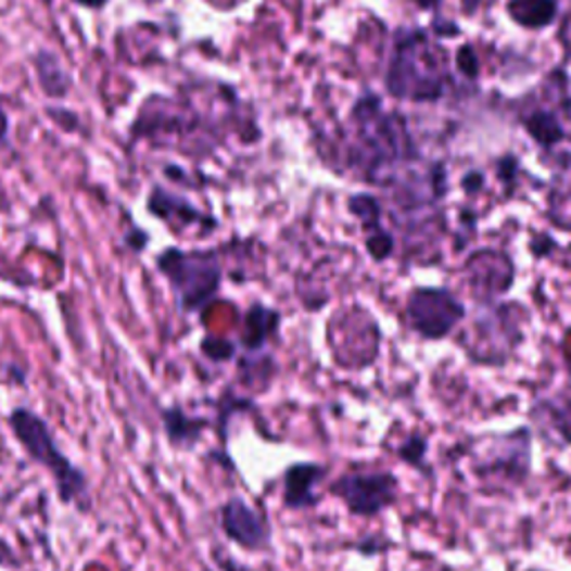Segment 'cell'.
<instances>
[{
  "instance_id": "7a4b0ae2",
  "label": "cell",
  "mask_w": 571,
  "mask_h": 571,
  "mask_svg": "<svg viewBox=\"0 0 571 571\" xmlns=\"http://www.w3.org/2000/svg\"><path fill=\"white\" fill-rule=\"evenodd\" d=\"M444 52L424 31H399L386 72V88L397 99L435 101L446 90Z\"/></svg>"
},
{
  "instance_id": "5bb4252c",
  "label": "cell",
  "mask_w": 571,
  "mask_h": 571,
  "mask_svg": "<svg viewBox=\"0 0 571 571\" xmlns=\"http://www.w3.org/2000/svg\"><path fill=\"white\" fill-rule=\"evenodd\" d=\"M534 420L547 431L558 435L560 444H571V402L567 399H543L532 411Z\"/></svg>"
},
{
  "instance_id": "8992f818",
  "label": "cell",
  "mask_w": 571,
  "mask_h": 571,
  "mask_svg": "<svg viewBox=\"0 0 571 571\" xmlns=\"http://www.w3.org/2000/svg\"><path fill=\"white\" fill-rule=\"evenodd\" d=\"M406 323L424 340H444L465 319V306L444 289H418L406 300Z\"/></svg>"
},
{
  "instance_id": "7c38bea8",
  "label": "cell",
  "mask_w": 571,
  "mask_h": 571,
  "mask_svg": "<svg viewBox=\"0 0 571 571\" xmlns=\"http://www.w3.org/2000/svg\"><path fill=\"white\" fill-rule=\"evenodd\" d=\"M34 69L38 86L50 99L67 97L72 88V74L52 50H38L34 56Z\"/></svg>"
},
{
  "instance_id": "277c9868",
  "label": "cell",
  "mask_w": 571,
  "mask_h": 571,
  "mask_svg": "<svg viewBox=\"0 0 571 571\" xmlns=\"http://www.w3.org/2000/svg\"><path fill=\"white\" fill-rule=\"evenodd\" d=\"M329 492L351 516L376 518L397 503L399 480L386 469H353L338 475L329 484Z\"/></svg>"
},
{
  "instance_id": "8fae6325",
  "label": "cell",
  "mask_w": 571,
  "mask_h": 571,
  "mask_svg": "<svg viewBox=\"0 0 571 571\" xmlns=\"http://www.w3.org/2000/svg\"><path fill=\"white\" fill-rule=\"evenodd\" d=\"M279 313L266 308L262 304H253L249 313L243 315V329H241V346L249 353L262 351L268 340L277 333Z\"/></svg>"
},
{
  "instance_id": "ba28073f",
  "label": "cell",
  "mask_w": 571,
  "mask_h": 571,
  "mask_svg": "<svg viewBox=\"0 0 571 571\" xmlns=\"http://www.w3.org/2000/svg\"><path fill=\"white\" fill-rule=\"evenodd\" d=\"M329 475V469L319 462H295L283 471L281 503L291 511H304L319 505L317 486Z\"/></svg>"
},
{
  "instance_id": "d4e9b609",
  "label": "cell",
  "mask_w": 571,
  "mask_h": 571,
  "mask_svg": "<svg viewBox=\"0 0 571 571\" xmlns=\"http://www.w3.org/2000/svg\"><path fill=\"white\" fill-rule=\"evenodd\" d=\"M72 3L80 8H88V10H103L107 5V0H72Z\"/></svg>"
},
{
  "instance_id": "44dd1931",
  "label": "cell",
  "mask_w": 571,
  "mask_h": 571,
  "mask_svg": "<svg viewBox=\"0 0 571 571\" xmlns=\"http://www.w3.org/2000/svg\"><path fill=\"white\" fill-rule=\"evenodd\" d=\"M386 547H389V543H386V538H382V536H366L359 545H355V549H357L361 556H378V554H382Z\"/></svg>"
},
{
  "instance_id": "ac0fdd59",
  "label": "cell",
  "mask_w": 571,
  "mask_h": 571,
  "mask_svg": "<svg viewBox=\"0 0 571 571\" xmlns=\"http://www.w3.org/2000/svg\"><path fill=\"white\" fill-rule=\"evenodd\" d=\"M201 353L215 364H224V361H230L234 357L237 346L224 338H206L201 342Z\"/></svg>"
},
{
  "instance_id": "9a60e30c",
  "label": "cell",
  "mask_w": 571,
  "mask_h": 571,
  "mask_svg": "<svg viewBox=\"0 0 571 571\" xmlns=\"http://www.w3.org/2000/svg\"><path fill=\"white\" fill-rule=\"evenodd\" d=\"M524 128L532 135V139L543 148H554L564 139V130L558 124V118L551 112L534 110L524 116Z\"/></svg>"
},
{
  "instance_id": "cb8c5ba5",
  "label": "cell",
  "mask_w": 571,
  "mask_h": 571,
  "mask_svg": "<svg viewBox=\"0 0 571 571\" xmlns=\"http://www.w3.org/2000/svg\"><path fill=\"white\" fill-rule=\"evenodd\" d=\"M484 186V177L480 173H469L465 179H462V188L471 194V192H478L480 188Z\"/></svg>"
},
{
  "instance_id": "6da1fadb",
  "label": "cell",
  "mask_w": 571,
  "mask_h": 571,
  "mask_svg": "<svg viewBox=\"0 0 571 571\" xmlns=\"http://www.w3.org/2000/svg\"><path fill=\"white\" fill-rule=\"evenodd\" d=\"M12 435L25 448V454L43 467L54 484L56 496L65 507H76L78 511H90V482L84 469H78L63 452L52 433V427L27 406H16L8 418Z\"/></svg>"
},
{
  "instance_id": "52a82bcc",
  "label": "cell",
  "mask_w": 571,
  "mask_h": 571,
  "mask_svg": "<svg viewBox=\"0 0 571 571\" xmlns=\"http://www.w3.org/2000/svg\"><path fill=\"white\" fill-rule=\"evenodd\" d=\"M221 529L230 543L246 551H266L272 547L270 520L241 496H232L219 509Z\"/></svg>"
},
{
  "instance_id": "484cf974",
  "label": "cell",
  "mask_w": 571,
  "mask_h": 571,
  "mask_svg": "<svg viewBox=\"0 0 571 571\" xmlns=\"http://www.w3.org/2000/svg\"><path fill=\"white\" fill-rule=\"evenodd\" d=\"M8 130H10V118H8L5 110H3V105H0V141H5Z\"/></svg>"
},
{
  "instance_id": "30bf717a",
  "label": "cell",
  "mask_w": 571,
  "mask_h": 571,
  "mask_svg": "<svg viewBox=\"0 0 571 571\" xmlns=\"http://www.w3.org/2000/svg\"><path fill=\"white\" fill-rule=\"evenodd\" d=\"M161 424H163V433H166L168 442L175 448H194L201 442L203 433H206V429L211 427L206 418L188 416L179 404L161 409Z\"/></svg>"
},
{
  "instance_id": "83f0119b",
  "label": "cell",
  "mask_w": 571,
  "mask_h": 571,
  "mask_svg": "<svg viewBox=\"0 0 571 571\" xmlns=\"http://www.w3.org/2000/svg\"><path fill=\"white\" fill-rule=\"evenodd\" d=\"M418 3H420V8H433L437 0H418Z\"/></svg>"
},
{
  "instance_id": "ffe728a7",
  "label": "cell",
  "mask_w": 571,
  "mask_h": 571,
  "mask_svg": "<svg viewBox=\"0 0 571 571\" xmlns=\"http://www.w3.org/2000/svg\"><path fill=\"white\" fill-rule=\"evenodd\" d=\"M456 63H458V69L469 76V78H475L478 72H480V63H478V56L473 52L471 46H462L456 54Z\"/></svg>"
},
{
  "instance_id": "5b68a950",
  "label": "cell",
  "mask_w": 571,
  "mask_h": 571,
  "mask_svg": "<svg viewBox=\"0 0 571 571\" xmlns=\"http://www.w3.org/2000/svg\"><path fill=\"white\" fill-rule=\"evenodd\" d=\"M480 458L473 460V473L492 484H522L532 469V429L518 427L511 433L488 435Z\"/></svg>"
},
{
  "instance_id": "2e32d148",
  "label": "cell",
  "mask_w": 571,
  "mask_h": 571,
  "mask_svg": "<svg viewBox=\"0 0 571 571\" xmlns=\"http://www.w3.org/2000/svg\"><path fill=\"white\" fill-rule=\"evenodd\" d=\"M397 456L402 458V462H406L414 469H420L424 473H429V440L422 433H409L406 435L399 446H397Z\"/></svg>"
},
{
  "instance_id": "4fadbf2b",
  "label": "cell",
  "mask_w": 571,
  "mask_h": 571,
  "mask_svg": "<svg viewBox=\"0 0 571 571\" xmlns=\"http://www.w3.org/2000/svg\"><path fill=\"white\" fill-rule=\"evenodd\" d=\"M507 14L524 29H543L558 16L556 0H509Z\"/></svg>"
},
{
  "instance_id": "7402d4cb",
  "label": "cell",
  "mask_w": 571,
  "mask_h": 571,
  "mask_svg": "<svg viewBox=\"0 0 571 571\" xmlns=\"http://www.w3.org/2000/svg\"><path fill=\"white\" fill-rule=\"evenodd\" d=\"M0 567H5V569H18L21 567V560L16 556L14 547L5 538H0Z\"/></svg>"
},
{
  "instance_id": "603a6c76",
  "label": "cell",
  "mask_w": 571,
  "mask_h": 571,
  "mask_svg": "<svg viewBox=\"0 0 571 571\" xmlns=\"http://www.w3.org/2000/svg\"><path fill=\"white\" fill-rule=\"evenodd\" d=\"M516 173H518V161L513 156H505L498 166V175L509 183V181H513Z\"/></svg>"
},
{
  "instance_id": "d6986e66",
  "label": "cell",
  "mask_w": 571,
  "mask_h": 571,
  "mask_svg": "<svg viewBox=\"0 0 571 571\" xmlns=\"http://www.w3.org/2000/svg\"><path fill=\"white\" fill-rule=\"evenodd\" d=\"M366 249H369V253L378 262H382V259H386L393 253L395 243H393L391 232H386L384 228H378V230H371V234L366 237Z\"/></svg>"
},
{
  "instance_id": "3957f363",
  "label": "cell",
  "mask_w": 571,
  "mask_h": 571,
  "mask_svg": "<svg viewBox=\"0 0 571 571\" xmlns=\"http://www.w3.org/2000/svg\"><path fill=\"white\" fill-rule=\"evenodd\" d=\"M158 272L168 279L183 313H196L217 295L221 266L215 253H186L168 249L156 257Z\"/></svg>"
},
{
  "instance_id": "9c48e42d",
  "label": "cell",
  "mask_w": 571,
  "mask_h": 571,
  "mask_svg": "<svg viewBox=\"0 0 571 571\" xmlns=\"http://www.w3.org/2000/svg\"><path fill=\"white\" fill-rule=\"evenodd\" d=\"M148 213L154 215L161 221H166L168 226H175L177 221H179V226H194V224L196 226L199 224H203V226L208 224L211 228L217 226L215 219L201 215L188 199H183L179 194H173V192L163 190L158 186L148 196Z\"/></svg>"
},
{
  "instance_id": "f1b7e54d",
  "label": "cell",
  "mask_w": 571,
  "mask_h": 571,
  "mask_svg": "<svg viewBox=\"0 0 571 571\" xmlns=\"http://www.w3.org/2000/svg\"><path fill=\"white\" fill-rule=\"evenodd\" d=\"M567 554H569V558H571V534L567 536Z\"/></svg>"
},
{
  "instance_id": "4316f807",
  "label": "cell",
  "mask_w": 571,
  "mask_h": 571,
  "mask_svg": "<svg viewBox=\"0 0 571 571\" xmlns=\"http://www.w3.org/2000/svg\"><path fill=\"white\" fill-rule=\"evenodd\" d=\"M478 3H480V0H462V8H465L467 14H471V12H475Z\"/></svg>"
},
{
  "instance_id": "e0dca14e",
  "label": "cell",
  "mask_w": 571,
  "mask_h": 571,
  "mask_svg": "<svg viewBox=\"0 0 571 571\" xmlns=\"http://www.w3.org/2000/svg\"><path fill=\"white\" fill-rule=\"evenodd\" d=\"M348 211L361 221L364 228L369 230H378L380 228V217H382V208L376 196L371 194H355L348 201Z\"/></svg>"
},
{
  "instance_id": "f546056e",
  "label": "cell",
  "mask_w": 571,
  "mask_h": 571,
  "mask_svg": "<svg viewBox=\"0 0 571 571\" xmlns=\"http://www.w3.org/2000/svg\"><path fill=\"white\" fill-rule=\"evenodd\" d=\"M213 3H219V0H213Z\"/></svg>"
}]
</instances>
